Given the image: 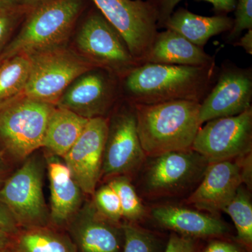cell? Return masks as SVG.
Returning <instances> with one entry per match:
<instances>
[{
	"label": "cell",
	"mask_w": 252,
	"mask_h": 252,
	"mask_svg": "<svg viewBox=\"0 0 252 252\" xmlns=\"http://www.w3.org/2000/svg\"><path fill=\"white\" fill-rule=\"evenodd\" d=\"M0 228L15 234L19 228L9 210L0 203Z\"/></svg>",
	"instance_id": "33"
},
{
	"label": "cell",
	"mask_w": 252,
	"mask_h": 252,
	"mask_svg": "<svg viewBox=\"0 0 252 252\" xmlns=\"http://www.w3.org/2000/svg\"><path fill=\"white\" fill-rule=\"evenodd\" d=\"M134 105L137 134L147 157L192 148L202 126L200 102L177 100Z\"/></svg>",
	"instance_id": "2"
},
{
	"label": "cell",
	"mask_w": 252,
	"mask_h": 252,
	"mask_svg": "<svg viewBox=\"0 0 252 252\" xmlns=\"http://www.w3.org/2000/svg\"><path fill=\"white\" fill-rule=\"evenodd\" d=\"M126 41L139 65L147 62L158 32L157 16L144 0H91Z\"/></svg>",
	"instance_id": "10"
},
{
	"label": "cell",
	"mask_w": 252,
	"mask_h": 252,
	"mask_svg": "<svg viewBox=\"0 0 252 252\" xmlns=\"http://www.w3.org/2000/svg\"><path fill=\"white\" fill-rule=\"evenodd\" d=\"M44 1V0H28L29 1L30 4L34 5L36 4V3L39 2V1Z\"/></svg>",
	"instance_id": "39"
},
{
	"label": "cell",
	"mask_w": 252,
	"mask_h": 252,
	"mask_svg": "<svg viewBox=\"0 0 252 252\" xmlns=\"http://www.w3.org/2000/svg\"><path fill=\"white\" fill-rule=\"evenodd\" d=\"M0 203L11 212L18 228L48 226L50 213L43 193V165L28 157L0 187Z\"/></svg>",
	"instance_id": "8"
},
{
	"label": "cell",
	"mask_w": 252,
	"mask_h": 252,
	"mask_svg": "<svg viewBox=\"0 0 252 252\" xmlns=\"http://www.w3.org/2000/svg\"><path fill=\"white\" fill-rule=\"evenodd\" d=\"M108 124L106 117L89 119L79 138L63 157L81 191L89 195H94L102 175Z\"/></svg>",
	"instance_id": "14"
},
{
	"label": "cell",
	"mask_w": 252,
	"mask_h": 252,
	"mask_svg": "<svg viewBox=\"0 0 252 252\" xmlns=\"http://www.w3.org/2000/svg\"><path fill=\"white\" fill-rule=\"evenodd\" d=\"M12 252H78L69 235L48 226L18 230L13 238Z\"/></svg>",
	"instance_id": "22"
},
{
	"label": "cell",
	"mask_w": 252,
	"mask_h": 252,
	"mask_svg": "<svg viewBox=\"0 0 252 252\" xmlns=\"http://www.w3.org/2000/svg\"><path fill=\"white\" fill-rule=\"evenodd\" d=\"M0 252H12L11 250H6V251H1Z\"/></svg>",
	"instance_id": "40"
},
{
	"label": "cell",
	"mask_w": 252,
	"mask_h": 252,
	"mask_svg": "<svg viewBox=\"0 0 252 252\" xmlns=\"http://www.w3.org/2000/svg\"><path fill=\"white\" fill-rule=\"evenodd\" d=\"M18 6H32L28 0H0V10L10 9Z\"/></svg>",
	"instance_id": "37"
},
{
	"label": "cell",
	"mask_w": 252,
	"mask_h": 252,
	"mask_svg": "<svg viewBox=\"0 0 252 252\" xmlns=\"http://www.w3.org/2000/svg\"><path fill=\"white\" fill-rule=\"evenodd\" d=\"M203 252H241L236 244L226 240H215L207 245Z\"/></svg>",
	"instance_id": "34"
},
{
	"label": "cell",
	"mask_w": 252,
	"mask_h": 252,
	"mask_svg": "<svg viewBox=\"0 0 252 252\" xmlns=\"http://www.w3.org/2000/svg\"><path fill=\"white\" fill-rule=\"evenodd\" d=\"M84 7V0H44L32 5L0 62L64 46Z\"/></svg>",
	"instance_id": "3"
},
{
	"label": "cell",
	"mask_w": 252,
	"mask_h": 252,
	"mask_svg": "<svg viewBox=\"0 0 252 252\" xmlns=\"http://www.w3.org/2000/svg\"><path fill=\"white\" fill-rule=\"evenodd\" d=\"M233 19L227 15L203 16L180 7L173 11L164 28L179 33L195 46L204 49L212 36L229 32Z\"/></svg>",
	"instance_id": "20"
},
{
	"label": "cell",
	"mask_w": 252,
	"mask_h": 252,
	"mask_svg": "<svg viewBox=\"0 0 252 252\" xmlns=\"http://www.w3.org/2000/svg\"><path fill=\"white\" fill-rule=\"evenodd\" d=\"M30 59L31 71L23 95L55 106L73 81L97 68L64 46L33 55Z\"/></svg>",
	"instance_id": "6"
},
{
	"label": "cell",
	"mask_w": 252,
	"mask_h": 252,
	"mask_svg": "<svg viewBox=\"0 0 252 252\" xmlns=\"http://www.w3.org/2000/svg\"><path fill=\"white\" fill-rule=\"evenodd\" d=\"M185 66H208L215 57L195 46L179 33L166 29L158 32L147 62Z\"/></svg>",
	"instance_id": "19"
},
{
	"label": "cell",
	"mask_w": 252,
	"mask_h": 252,
	"mask_svg": "<svg viewBox=\"0 0 252 252\" xmlns=\"http://www.w3.org/2000/svg\"><path fill=\"white\" fill-rule=\"evenodd\" d=\"M233 46L243 48L247 54L252 55V29L248 30L243 36H240L238 40L233 44Z\"/></svg>",
	"instance_id": "35"
},
{
	"label": "cell",
	"mask_w": 252,
	"mask_h": 252,
	"mask_svg": "<svg viewBox=\"0 0 252 252\" xmlns=\"http://www.w3.org/2000/svg\"><path fill=\"white\" fill-rule=\"evenodd\" d=\"M191 149L209 162L235 160L252 152V107L238 115L205 123Z\"/></svg>",
	"instance_id": "11"
},
{
	"label": "cell",
	"mask_w": 252,
	"mask_h": 252,
	"mask_svg": "<svg viewBox=\"0 0 252 252\" xmlns=\"http://www.w3.org/2000/svg\"><path fill=\"white\" fill-rule=\"evenodd\" d=\"M209 164L192 149L147 157L141 168L142 191L151 199L190 194L200 183Z\"/></svg>",
	"instance_id": "4"
},
{
	"label": "cell",
	"mask_w": 252,
	"mask_h": 252,
	"mask_svg": "<svg viewBox=\"0 0 252 252\" xmlns=\"http://www.w3.org/2000/svg\"><path fill=\"white\" fill-rule=\"evenodd\" d=\"M252 67H240L225 61L220 68L215 85L200 103V124L238 115L252 108Z\"/></svg>",
	"instance_id": "12"
},
{
	"label": "cell",
	"mask_w": 252,
	"mask_h": 252,
	"mask_svg": "<svg viewBox=\"0 0 252 252\" xmlns=\"http://www.w3.org/2000/svg\"><path fill=\"white\" fill-rule=\"evenodd\" d=\"M243 185L236 160L210 162L203 178L186 199L187 205L207 213L223 212Z\"/></svg>",
	"instance_id": "15"
},
{
	"label": "cell",
	"mask_w": 252,
	"mask_h": 252,
	"mask_svg": "<svg viewBox=\"0 0 252 252\" xmlns=\"http://www.w3.org/2000/svg\"><path fill=\"white\" fill-rule=\"evenodd\" d=\"M165 252H200L198 239L172 233L169 238Z\"/></svg>",
	"instance_id": "31"
},
{
	"label": "cell",
	"mask_w": 252,
	"mask_h": 252,
	"mask_svg": "<svg viewBox=\"0 0 252 252\" xmlns=\"http://www.w3.org/2000/svg\"><path fill=\"white\" fill-rule=\"evenodd\" d=\"M252 152L235 159L238 162L241 171L243 185L246 186L248 190H252Z\"/></svg>",
	"instance_id": "32"
},
{
	"label": "cell",
	"mask_w": 252,
	"mask_h": 252,
	"mask_svg": "<svg viewBox=\"0 0 252 252\" xmlns=\"http://www.w3.org/2000/svg\"><path fill=\"white\" fill-rule=\"evenodd\" d=\"M32 6H18L0 10V59L5 48L11 40V34L23 21ZM1 64V62H0Z\"/></svg>",
	"instance_id": "29"
},
{
	"label": "cell",
	"mask_w": 252,
	"mask_h": 252,
	"mask_svg": "<svg viewBox=\"0 0 252 252\" xmlns=\"http://www.w3.org/2000/svg\"><path fill=\"white\" fill-rule=\"evenodd\" d=\"M234 223L239 243L251 250L252 246V203L250 190L240 186L234 198L223 210Z\"/></svg>",
	"instance_id": "24"
},
{
	"label": "cell",
	"mask_w": 252,
	"mask_h": 252,
	"mask_svg": "<svg viewBox=\"0 0 252 252\" xmlns=\"http://www.w3.org/2000/svg\"><path fill=\"white\" fill-rule=\"evenodd\" d=\"M4 164L2 161L1 157H0V186L1 185V182H2L3 177H4Z\"/></svg>",
	"instance_id": "38"
},
{
	"label": "cell",
	"mask_w": 252,
	"mask_h": 252,
	"mask_svg": "<svg viewBox=\"0 0 252 252\" xmlns=\"http://www.w3.org/2000/svg\"><path fill=\"white\" fill-rule=\"evenodd\" d=\"M220 68L146 63L122 79L126 100L134 104H152L185 100L200 102L216 82Z\"/></svg>",
	"instance_id": "1"
},
{
	"label": "cell",
	"mask_w": 252,
	"mask_h": 252,
	"mask_svg": "<svg viewBox=\"0 0 252 252\" xmlns=\"http://www.w3.org/2000/svg\"><path fill=\"white\" fill-rule=\"evenodd\" d=\"M51 189L50 223L56 227L67 225L80 210L82 193L67 165L56 159L48 162Z\"/></svg>",
	"instance_id": "18"
},
{
	"label": "cell",
	"mask_w": 252,
	"mask_h": 252,
	"mask_svg": "<svg viewBox=\"0 0 252 252\" xmlns=\"http://www.w3.org/2000/svg\"><path fill=\"white\" fill-rule=\"evenodd\" d=\"M89 120L56 106L46 126L42 147L53 155L64 157L79 138Z\"/></svg>",
	"instance_id": "21"
},
{
	"label": "cell",
	"mask_w": 252,
	"mask_h": 252,
	"mask_svg": "<svg viewBox=\"0 0 252 252\" xmlns=\"http://www.w3.org/2000/svg\"><path fill=\"white\" fill-rule=\"evenodd\" d=\"M31 66L26 56H14L0 64V106L23 94Z\"/></svg>",
	"instance_id": "23"
},
{
	"label": "cell",
	"mask_w": 252,
	"mask_h": 252,
	"mask_svg": "<svg viewBox=\"0 0 252 252\" xmlns=\"http://www.w3.org/2000/svg\"><path fill=\"white\" fill-rule=\"evenodd\" d=\"M55 107L23 94L0 106V145L5 152L16 160H23L42 147Z\"/></svg>",
	"instance_id": "5"
},
{
	"label": "cell",
	"mask_w": 252,
	"mask_h": 252,
	"mask_svg": "<svg viewBox=\"0 0 252 252\" xmlns=\"http://www.w3.org/2000/svg\"><path fill=\"white\" fill-rule=\"evenodd\" d=\"M147 158L137 134L135 105L125 99L109 119L101 177H130Z\"/></svg>",
	"instance_id": "9"
},
{
	"label": "cell",
	"mask_w": 252,
	"mask_h": 252,
	"mask_svg": "<svg viewBox=\"0 0 252 252\" xmlns=\"http://www.w3.org/2000/svg\"><path fill=\"white\" fill-rule=\"evenodd\" d=\"M108 184L117 192L120 200L123 219L134 223L143 220L147 215V209L137 195L130 177L117 176L110 178Z\"/></svg>",
	"instance_id": "25"
},
{
	"label": "cell",
	"mask_w": 252,
	"mask_h": 252,
	"mask_svg": "<svg viewBox=\"0 0 252 252\" xmlns=\"http://www.w3.org/2000/svg\"><path fill=\"white\" fill-rule=\"evenodd\" d=\"M14 235L0 228V252L11 250Z\"/></svg>",
	"instance_id": "36"
},
{
	"label": "cell",
	"mask_w": 252,
	"mask_h": 252,
	"mask_svg": "<svg viewBox=\"0 0 252 252\" xmlns=\"http://www.w3.org/2000/svg\"><path fill=\"white\" fill-rule=\"evenodd\" d=\"M76 42L81 56L121 80L139 66L120 33L96 7L81 24Z\"/></svg>",
	"instance_id": "7"
},
{
	"label": "cell",
	"mask_w": 252,
	"mask_h": 252,
	"mask_svg": "<svg viewBox=\"0 0 252 252\" xmlns=\"http://www.w3.org/2000/svg\"><path fill=\"white\" fill-rule=\"evenodd\" d=\"M153 7L157 16L158 28H164L165 23L176 6L182 0H144ZM207 1L213 6L217 14L227 15L234 11L236 0H202Z\"/></svg>",
	"instance_id": "27"
},
{
	"label": "cell",
	"mask_w": 252,
	"mask_h": 252,
	"mask_svg": "<svg viewBox=\"0 0 252 252\" xmlns=\"http://www.w3.org/2000/svg\"><path fill=\"white\" fill-rule=\"evenodd\" d=\"M151 216L162 228L192 238H220L229 232L216 215L189 207L162 204L152 209Z\"/></svg>",
	"instance_id": "17"
},
{
	"label": "cell",
	"mask_w": 252,
	"mask_h": 252,
	"mask_svg": "<svg viewBox=\"0 0 252 252\" xmlns=\"http://www.w3.org/2000/svg\"><path fill=\"white\" fill-rule=\"evenodd\" d=\"M117 79L100 68L89 71L73 81L56 106L88 119L105 117L117 102Z\"/></svg>",
	"instance_id": "13"
},
{
	"label": "cell",
	"mask_w": 252,
	"mask_h": 252,
	"mask_svg": "<svg viewBox=\"0 0 252 252\" xmlns=\"http://www.w3.org/2000/svg\"><path fill=\"white\" fill-rule=\"evenodd\" d=\"M67 226L78 252H119L124 245L122 224L102 216L94 202L79 210Z\"/></svg>",
	"instance_id": "16"
},
{
	"label": "cell",
	"mask_w": 252,
	"mask_h": 252,
	"mask_svg": "<svg viewBox=\"0 0 252 252\" xmlns=\"http://www.w3.org/2000/svg\"><path fill=\"white\" fill-rule=\"evenodd\" d=\"M124 243L123 252H158L160 242L152 232L137 223L126 222L122 224Z\"/></svg>",
	"instance_id": "26"
},
{
	"label": "cell",
	"mask_w": 252,
	"mask_h": 252,
	"mask_svg": "<svg viewBox=\"0 0 252 252\" xmlns=\"http://www.w3.org/2000/svg\"><path fill=\"white\" fill-rule=\"evenodd\" d=\"M94 203L97 210L106 219L121 224L123 219L122 205L117 192L109 184L95 190Z\"/></svg>",
	"instance_id": "28"
},
{
	"label": "cell",
	"mask_w": 252,
	"mask_h": 252,
	"mask_svg": "<svg viewBox=\"0 0 252 252\" xmlns=\"http://www.w3.org/2000/svg\"><path fill=\"white\" fill-rule=\"evenodd\" d=\"M233 26L228 32L227 41L233 44L244 31L252 29V0H236Z\"/></svg>",
	"instance_id": "30"
}]
</instances>
